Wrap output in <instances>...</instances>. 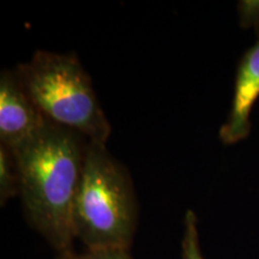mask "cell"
<instances>
[{
	"instance_id": "6da1fadb",
	"label": "cell",
	"mask_w": 259,
	"mask_h": 259,
	"mask_svg": "<svg viewBox=\"0 0 259 259\" xmlns=\"http://www.w3.org/2000/svg\"><path fill=\"white\" fill-rule=\"evenodd\" d=\"M88 143L83 136L48 121L36 136L11 150L25 215L61 254L72 251L76 239L73 205Z\"/></svg>"
},
{
	"instance_id": "7a4b0ae2",
	"label": "cell",
	"mask_w": 259,
	"mask_h": 259,
	"mask_svg": "<svg viewBox=\"0 0 259 259\" xmlns=\"http://www.w3.org/2000/svg\"><path fill=\"white\" fill-rule=\"evenodd\" d=\"M137 227V200L128 171L107 151L89 142L73 205L76 239L87 248L130 250Z\"/></svg>"
},
{
	"instance_id": "3957f363",
	"label": "cell",
	"mask_w": 259,
	"mask_h": 259,
	"mask_svg": "<svg viewBox=\"0 0 259 259\" xmlns=\"http://www.w3.org/2000/svg\"><path fill=\"white\" fill-rule=\"evenodd\" d=\"M15 71L47 121L76 132L92 143L106 145L111 124L89 74L74 54L36 51Z\"/></svg>"
},
{
	"instance_id": "277c9868",
	"label": "cell",
	"mask_w": 259,
	"mask_h": 259,
	"mask_svg": "<svg viewBox=\"0 0 259 259\" xmlns=\"http://www.w3.org/2000/svg\"><path fill=\"white\" fill-rule=\"evenodd\" d=\"M47 122L25 93L16 71H3L0 74L2 145L14 150L36 136Z\"/></svg>"
},
{
	"instance_id": "5b68a950",
	"label": "cell",
	"mask_w": 259,
	"mask_h": 259,
	"mask_svg": "<svg viewBox=\"0 0 259 259\" xmlns=\"http://www.w3.org/2000/svg\"><path fill=\"white\" fill-rule=\"evenodd\" d=\"M259 97V41L242 54L236 67L232 108L220 128L223 144L232 145L248 137L250 115Z\"/></svg>"
},
{
	"instance_id": "8992f818",
	"label": "cell",
	"mask_w": 259,
	"mask_h": 259,
	"mask_svg": "<svg viewBox=\"0 0 259 259\" xmlns=\"http://www.w3.org/2000/svg\"><path fill=\"white\" fill-rule=\"evenodd\" d=\"M19 194V178L11 150L0 147V202L2 205Z\"/></svg>"
},
{
	"instance_id": "52a82bcc",
	"label": "cell",
	"mask_w": 259,
	"mask_h": 259,
	"mask_svg": "<svg viewBox=\"0 0 259 259\" xmlns=\"http://www.w3.org/2000/svg\"><path fill=\"white\" fill-rule=\"evenodd\" d=\"M184 236L181 247H183V259H204L199 246L198 220L192 210H187L184 220Z\"/></svg>"
},
{
	"instance_id": "ba28073f",
	"label": "cell",
	"mask_w": 259,
	"mask_h": 259,
	"mask_svg": "<svg viewBox=\"0 0 259 259\" xmlns=\"http://www.w3.org/2000/svg\"><path fill=\"white\" fill-rule=\"evenodd\" d=\"M60 259H134L126 248H87L84 253L72 251L61 254Z\"/></svg>"
}]
</instances>
